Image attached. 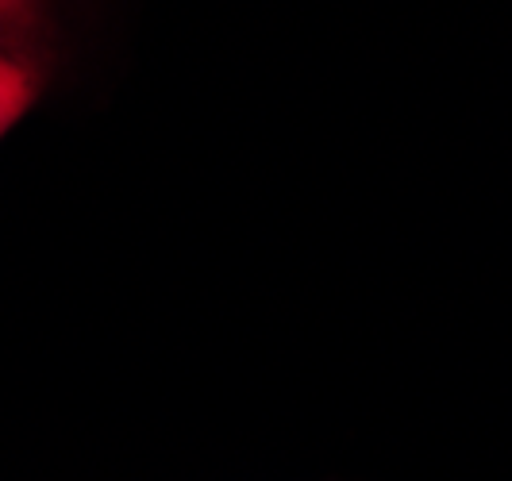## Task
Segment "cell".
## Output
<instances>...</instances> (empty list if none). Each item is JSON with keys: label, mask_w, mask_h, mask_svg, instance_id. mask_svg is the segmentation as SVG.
<instances>
[{"label": "cell", "mask_w": 512, "mask_h": 481, "mask_svg": "<svg viewBox=\"0 0 512 481\" xmlns=\"http://www.w3.org/2000/svg\"><path fill=\"white\" fill-rule=\"evenodd\" d=\"M35 101V74L20 58L0 51V135L24 116Z\"/></svg>", "instance_id": "6da1fadb"}, {"label": "cell", "mask_w": 512, "mask_h": 481, "mask_svg": "<svg viewBox=\"0 0 512 481\" xmlns=\"http://www.w3.org/2000/svg\"><path fill=\"white\" fill-rule=\"evenodd\" d=\"M39 24V0H0V51L16 47Z\"/></svg>", "instance_id": "7a4b0ae2"}]
</instances>
